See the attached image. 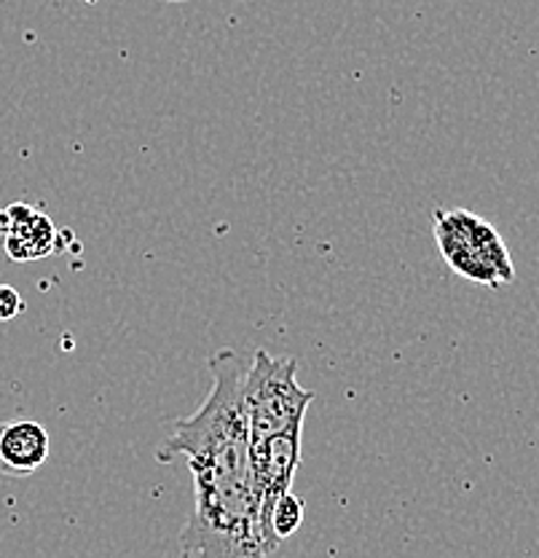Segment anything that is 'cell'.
I'll use <instances>...</instances> for the list:
<instances>
[{
    "mask_svg": "<svg viewBox=\"0 0 539 558\" xmlns=\"http://www.w3.org/2000/svg\"><path fill=\"white\" fill-rule=\"evenodd\" d=\"M212 389L194 416L177 418L159 446L161 462L185 457L194 473V515L180 532V558H271L260 539L253 492L250 427L242 379L247 363L234 349L210 357Z\"/></svg>",
    "mask_w": 539,
    "mask_h": 558,
    "instance_id": "1",
    "label": "cell"
},
{
    "mask_svg": "<svg viewBox=\"0 0 539 558\" xmlns=\"http://www.w3.org/2000/svg\"><path fill=\"white\" fill-rule=\"evenodd\" d=\"M295 374L298 363L293 357H274L266 349L253 354V363H247L242 379L250 440L304 427L306 411L315 403V392L301 387Z\"/></svg>",
    "mask_w": 539,
    "mask_h": 558,
    "instance_id": "2",
    "label": "cell"
},
{
    "mask_svg": "<svg viewBox=\"0 0 539 558\" xmlns=\"http://www.w3.org/2000/svg\"><path fill=\"white\" fill-rule=\"evenodd\" d=\"M434 236H438V247L445 264L456 275L480 284H504L515 279V269L510 264V253L500 231L480 220L478 215L465 213V209L438 213Z\"/></svg>",
    "mask_w": 539,
    "mask_h": 558,
    "instance_id": "3",
    "label": "cell"
},
{
    "mask_svg": "<svg viewBox=\"0 0 539 558\" xmlns=\"http://www.w3.org/2000/svg\"><path fill=\"white\" fill-rule=\"evenodd\" d=\"M301 429L304 427L271 435L264 440H250V470L253 492L258 499L260 539H264V548L269 556H274L280 548L274 532H271V513L293 486L295 470L301 464Z\"/></svg>",
    "mask_w": 539,
    "mask_h": 558,
    "instance_id": "4",
    "label": "cell"
},
{
    "mask_svg": "<svg viewBox=\"0 0 539 558\" xmlns=\"http://www.w3.org/2000/svg\"><path fill=\"white\" fill-rule=\"evenodd\" d=\"M49 433L33 418L0 422V475L27 478L49 459Z\"/></svg>",
    "mask_w": 539,
    "mask_h": 558,
    "instance_id": "5",
    "label": "cell"
},
{
    "mask_svg": "<svg viewBox=\"0 0 539 558\" xmlns=\"http://www.w3.org/2000/svg\"><path fill=\"white\" fill-rule=\"evenodd\" d=\"M3 247L14 260H38L54 253L57 229L44 213L27 205H11L0 213Z\"/></svg>",
    "mask_w": 539,
    "mask_h": 558,
    "instance_id": "6",
    "label": "cell"
},
{
    "mask_svg": "<svg viewBox=\"0 0 539 558\" xmlns=\"http://www.w3.org/2000/svg\"><path fill=\"white\" fill-rule=\"evenodd\" d=\"M301 523H304V499L287 492L271 513V532H274L277 543L282 545L287 537H293Z\"/></svg>",
    "mask_w": 539,
    "mask_h": 558,
    "instance_id": "7",
    "label": "cell"
},
{
    "mask_svg": "<svg viewBox=\"0 0 539 558\" xmlns=\"http://www.w3.org/2000/svg\"><path fill=\"white\" fill-rule=\"evenodd\" d=\"M22 312H25V301H22L20 290H14L11 284H0V323L20 317Z\"/></svg>",
    "mask_w": 539,
    "mask_h": 558,
    "instance_id": "8",
    "label": "cell"
},
{
    "mask_svg": "<svg viewBox=\"0 0 539 558\" xmlns=\"http://www.w3.org/2000/svg\"><path fill=\"white\" fill-rule=\"evenodd\" d=\"M164 3H185V0H164Z\"/></svg>",
    "mask_w": 539,
    "mask_h": 558,
    "instance_id": "9",
    "label": "cell"
}]
</instances>
